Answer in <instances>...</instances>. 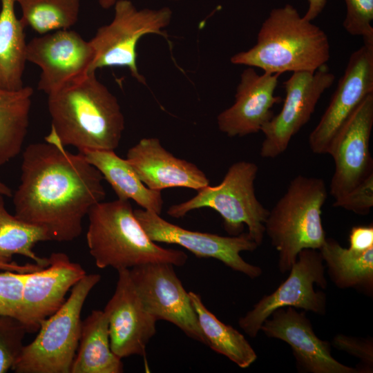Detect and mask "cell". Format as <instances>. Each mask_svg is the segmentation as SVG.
I'll return each instance as SVG.
<instances>
[{
	"mask_svg": "<svg viewBox=\"0 0 373 373\" xmlns=\"http://www.w3.org/2000/svg\"><path fill=\"white\" fill-rule=\"evenodd\" d=\"M44 139L23 153L21 182L12 196L15 216L44 229L49 240L70 242L82 233L91 208L104 200V178L81 153Z\"/></svg>",
	"mask_w": 373,
	"mask_h": 373,
	"instance_id": "1",
	"label": "cell"
},
{
	"mask_svg": "<svg viewBox=\"0 0 373 373\" xmlns=\"http://www.w3.org/2000/svg\"><path fill=\"white\" fill-rule=\"evenodd\" d=\"M51 128L48 137L61 146L115 151L125 128L116 97L95 72L48 95Z\"/></svg>",
	"mask_w": 373,
	"mask_h": 373,
	"instance_id": "2",
	"label": "cell"
},
{
	"mask_svg": "<svg viewBox=\"0 0 373 373\" xmlns=\"http://www.w3.org/2000/svg\"><path fill=\"white\" fill-rule=\"evenodd\" d=\"M330 48L326 33L290 4L272 9L261 25L256 44L233 55V64L264 72H314L327 65Z\"/></svg>",
	"mask_w": 373,
	"mask_h": 373,
	"instance_id": "3",
	"label": "cell"
},
{
	"mask_svg": "<svg viewBox=\"0 0 373 373\" xmlns=\"http://www.w3.org/2000/svg\"><path fill=\"white\" fill-rule=\"evenodd\" d=\"M86 242L100 269L117 270L157 262L183 266L187 255L166 249L151 240L136 218L129 200L100 202L88 213Z\"/></svg>",
	"mask_w": 373,
	"mask_h": 373,
	"instance_id": "4",
	"label": "cell"
},
{
	"mask_svg": "<svg viewBox=\"0 0 373 373\" xmlns=\"http://www.w3.org/2000/svg\"><path fill=\"white\" fill-rule=\"evenodd\" d=\"M327 198L323 179L298 175L269 211L265 233L278 252L281 273L290 270L300 251L318 250L323 245L326 236L321 214Z\"/></svg>",
	"mask_w": 373,
	"mask_h": 373,
	"instance_id": "5",
	"label": "cell"
},
{
	"mask_svg": "<svg viewBox=\"0 0 373 373\" xmlns=\"http://www.w3.org/2000/svg\"><path fill=\"white\" fill-rule=\"evenodd\" d=\"M258 171L255 163L235 162L218 185L203 187L191 199L171 206L167 214L180 218L192 210L211 208L221 216L224 228L229 235H239L247 225L248 235L260 246L265 234V223L269 211L256 195L254 182Z\"/></svg>",
	"mask_w": 373,
	"mask_h": 373,
	"instance_id": "6",
	"label": "cell"
},
{
	"mask_svg": "<svg viewBox=\"0 0 373 373\" xmlns=\"http://www.w3.org/2000/svg\"><path fill=\"white\" fill-rule=\"evenodd\" d=\"M101 276L86 274L53 314L40 323L38 334L24 345L12 370L16 373H70L80 338L84 302Z\"/></svg>",
	"mask_w": 373,
	"mask_h": 373,
	"instance_id": "7",
	"label": "cell"
},
{
	"mask_svg": "<svg viewBox=\"0 0 373 373\" xmlns=\"http://www.w3.org/2000/svg\"><path fill=\"white\" fill-rule=\"evenodd\" d=\"M113 6V20L99 27L90 40L95 50L91 72L108 66L126 67L133 77L146 85L137 66V43L148 34L166 38L164 29L169 25L173 12L169 7L138 10L129 0H117Z\"/></svg>",
	"mask_w": 373,
	"mask_h": 373,
	"instance_id": "8",
	"label": "cell"
},
{
	"mask_svg": "<svg viewBox=\"0 0 373 373\" xmlns=\"http://www.w3.org/2000/svg\"><path fill=\"white\" fill-rule=\"evenodd\" d=\"M327 288L325 267L319 250L305 249L299 252L288 278L271 294L264 296L244 316L240 327L251 338L260 331L264 321L278 308L292 307L319 315L326 313L327 298L314 285Z\"/></svg>",
	"mask_w": 373,
	"mask_h": 373,
	"instance_id": "9",
	"label": "cell"
},
{
	"mask_svg": "<svg viewBox=\"0 0 373 373\" xmlns=\"http://www.w3.org/2000/svg\"><path fill=\"white\" fill-rule=\"evenodd\" d=\"M26 59L40 68L37 88L49 95L92 73L95 50L76 31L62 29L32 38Z\"/></svg>",
	"mask_w": 373,
	"mask_h": 373,
	"instance_id": "10",
	"label": "cell"
},
{
	"mask_svg": "<svg viewBox=\"0 0 373 373\" xmlns=\"http://www.w3.org/2000/svg\"><path fill=\"white\" fill-rule=\"evenodd\" d=\"M171 263H149L133 267L129 274L147 312L157 321H168L187 336L206 345L189 294Z\"/></svg>",
	"mask_w": 373,
	"mask_h": 373,
	"instance_id": "11",
	"label": "cell"
},
{
	"mask_svg": "<svg viewBox=\"0 0 373 373\" xmlns=\"http://www.w3.org/2000/svg\"><path fill=\"white\" fill-rule=\"evenodd\" d=\"M335 80L327 65L314 72H295L284 82L285 97L276 115L262 127L260 155L274 158L283 153L291 138L310 119L323 93Z\"/></svg>",
	"mask_w": 373,
	"mask_h": 373,
	"instance_id": "12",
	"label": "cell"
},
{
	"mask_svg": "<svg viewBox=\"0 0 373 373\" xmlns=\"http://www.w3.org/2000/svg\"><path fill=\"white\" fill-rule=\"evenodd\" d=\"M134 213L146 233L155 242L180 245L198 258H215L251 278L262 274L260 267L247 262L240 256V252L252 251L258 247L247 233L222 236L184 229L165 220L156 213L143 209L134 210Z\"/></svg>",
	"mask_w": 373,
	"mask_h": 373,
	"instance_id": "13",
	"label": "cell"
},
{
	"mask_svg": "<svg viewBox=\"0 0 373 373\" xmlns=\"http://www.w3.org/2000/svg\"><path fill=\"white\" fill-rule=\"evenodd\" d=\"M373 93V42L353 52L319 122L309 135L315 154H328L335 136L360 103Z\"/></svg>",
	"mask_w": 373,
	"mask_h": 373,
	"instance_id": "14",
	"label": "cell"
},
{
	"mask_svg": "<svg viewBox=\"0 0 373 373\" xmlns=\"http://www.w3.org/2000/svg\"><path fill=\"white\" fill-rule=\"evenodd\" d=\"M373 126V93L360 103L332 141L328 154L334 161L329 193L340 197L373 173L370 140Z\"/></svg>",
	"mask_w": 373,
	"mask_h": 373,
	"instance_id": "15",
	"label": "cell"
},
{
	"mask_svg": "<svg viewBox=\"0 0 373 373\" xmlns=\"http://www.w3.org/2000/svg\"><path fill=\"white\" fill-rule=\"evenodd\" d=\"M47 267L24 274L21 307L17 318L27 333L39 330L40 323L57 312L66 295L86 272L62 252L52 253Z\"/></svg>",
	"mask_w": 373,
	"mask_h": 373,
	"instance_id": "16",
	"label": "cell"
},
{
	"mask_svg": "<svg viewBox=\"0 0 373 373\" xmlns=\"http://www.w3.org/2000/svg\"><path fill=\"white\" fill-rule=\"evenodd\" d=\"M117 271L115 292L104 309L108 321L111 347L122 359L132 355L144 356L148 343L156 333L157 321L144 308L129 269Z\"/></svg>",
	"mask_w": 373,
	"mask_h": 373,
	"instance_id": "17",
	"label": "cell"
},
{
	"mask_svg": "<svg viewBox=\"0 0 373 373\" xmlns=\"http://www.w3.org/2000/svg\"><path fill=\"white\" fill-rule=\"evenodd\" d=\"M260 331L269 338L287 343L296 359L299 372L305 373H357V368L336 360L331 353V343L314 333L304 312L292 307L276 309L262 323Z\"/></svg>",
	"mask_w": 373,
	"mask_h": 373,
	"instance_id": "18",
	"label": "cell"
},
{
	"mask_svg": "<svg viewBox=\"0 0 373 373\" xmlns=\"http://www.w3.org/2000/svg\"><path fill=\"white\" fill-rule=\"evenodd\" d=\"M279 73L259 75L253 67L240 75L235 102L217 117L219 130L230 137H242L261 131L274 117L272 108L281 102L274 95Z\"/></svg>",
	"mask_w": 373,
	"mask_h": 373,
	"instance_id": "19",
	"label": "cell"
},
{
	"mask_svg": "<svg viewBox=\"0 0 373 373\" xmlns=\"http://www.w3.org/2000/svg\"><path fill=\"white\" fill-rule=\"evenodd\" d=\"M140 180L150 189L184 187L199 191L209 185L206 174L195 164L175 157L156 137H144L126 154Z\"/></svg>",
	"mask_w": 373,
	"mask_h": 373,
	"instance_id": "20",
	"label": "cell"
},
{
	"mask_svg": "<svg viewBox=\"0 0 373 373\" xmlns=\"http://www.w3.org/2000/svg\"><path fill=\"white\" fill-rule=\"evenodd\" d=\"M78 152L101 173L117 199L133 200L143 209L160 215L163 206L160 191L148 188L126 159L119 157L114 151L84 149Z\"/></svg>",
	"mask_w": 373,
	"mask_h": 373,
	"instance_id": "21",
	"label": "cell"
},
{
	"mask_svg": "<svg viewBox=\"0 0 373 373\" xmlns=\"http://www.w3.org/2000/svg\"><path fill=\"white\" fill-rule=\"evenodd\" d=\"M122 358L111 350L108 321L104 311L95 309L82 321L78 347L70 373H121Z\"/></svg>",
	"mask_w": 373,
	"mask_h": 373,
	"instance_id": "22",
	"label": "cell"
},
{
	"mask_svg": "<svg viewBox=\"0 0 373 373\" xmlns=\"http://www.w3.org/2000/svg\"><path fill=\"white\" fill-rule=\"evenodd\" d=\"M1 3L0 88L15 90L23 86L26 26L16 15L15 0H1Z\"/></svg>",
	"mask_w": 373,
	"mask_h": 373,
	"instance_id": "23",
	"label": "cell"
},
{
	"mask_svg": "<svg viewBox=\"0 0 373 373\" xmlns=\"http://www.w3.org/2000/svg\"><path fill=\"white\" fill-rule=\"evenodd\" d=\"M318 250L336 287L354 288L369 296L372 294L373 247L356 252L343 247L332 238H326Z\"/></svg>",
	"mask_w": 373,
	"mask_h": 373,
	"instance_id": "24",
	"label": "cell"
},
{
	"mask_svg": "<svg viewBox=\"0 0 373 373\" xmlns=\"http://www.w3.org/2000/svg\"><path fill=\"white\" fill-rule=\"evenodd\" d=\"M33 88H0V166L17 157L26 137Z\"/></svg>",
	"mask_w": 373,
	"mask_h": 373,
	"instance_id": "25",
	"label": "cell"
},
{
	"mask_svg": "<svg viewBox=\"0 0 373 373\" xmlns=\"http://www.w3.org/2000/svg\"><path fill=\"white\" fill-rule=\"evenodd\" d=\"M189 294L205 337L206 345L241 368H247L254 363L257 354L244 335L220 321L205 307L198 294L193 291Z\"/></svg>",
	"mask_w": 373,
	"mask_h": 373,
	"instance_id": "26",
	"label": "cell"
},
{
	"mask_svg": "<svg viewBox=\"0 0 373 373\" xmlns=\"http://www.w3.org/2000/svg\"><path fill=\"white\" fill-rule=\"evenodd\" d=\"M46 240L49 239L44 229L10 214L6 209L4 196L0 195V264H10L14 256L21 255L47 267L48 258H41L33 251L38 242Z\"/></svg>",
	"mask_w": 373,
	"mask_h": 373,
	"instance_id": "27",
	"label": "cell"
},
{
	"mask_svg": "<svg viewBox=\"0 0 373 373\" xmlns=\"http://www.w3.org/2000/svg\"><path fill=\"white\" fill-rule=\"evenodd\" d=\"M22 12L26 26L44 35L70 29L79 17L80 0H15Z\"/></svg>",
	"mask_w": 373,
	"mask_h": 373,
	"instance_id": "28",
	"label": "cell"
},
{
	"mask_svg": "<svg viewBox=\"0 0 373 373\" xmlns=\"http://www.w3.org/2000/svg\"><path fill=\"white\" fill-rule=\"evenodd\" d=\"M27 331L17 318L0 315V373L12 370L19 358Z\"/></svg>",
	"mask_w": 373,
	"mask_h": 373,
	"instance_id": "29",
	"label": "cell"
},
{
	"mask_svg": "<svg viewBox=\"0 0 373 373\" xmlns=\"http://www.w3.org/2000/svg\"><path fill=\"white\" fill-rule=\"evenodd\" d=\"M346 15L343 23L351 35L359 36L363 42H373V0H344Z\"/></svg>",
	"mask_w": 373,
	"mask_h": 373,
	"instance_id": "30",
	"label": "cell"
},
{
	"mask_svg": "<svg viewBox=\"0 0 373 373\" xmlns=\"http://www.w3.org/2000/svg\"><path fill=\"white\" fill-rule=\"evenodd\" d=\"M24 274L0 272V315L17 317L22 300Z\"/></svg>",
	"mask_w": 373,
	"mask_h": 373,
	"instance_id": "31",
	"label": "cell"
},
{
	"mask_svg": "<svg viewBox=\"0 0 373 373\" xmlns=\"http://www.w3.org/2000/svg\"><path fill=\"white\" fill-rule=\"evenodd\" d=\"M333 206L358 215H367L373 207V173L348 193L334 198Z\"/></svg>",
	"mask_w": 373,
	"mask_h": 373,
	"instance_id": "32",
	"label": "cell"
},
{
	"mask_svg": "<svg viewBox=\"0 0 373 373\" xmlns=\"http://www.w3.org/2000/svg\"><path fill=\"white\" fill-rule=\"evenodd\" d=\"M332 345L337 350L358 358L363 363V372H372L373 367V341L372 339H365L347 336L336 335Z\"/></svg>",
	"mask_w": 373,
	"mask_h": 373,
	"instance_id": "33",
	"label": "cell"
},
{
	"mask_svg": "<svg viewBox=\"0 0 373 373\" xmlns=\"http://www.w3.org/2000/svg\"><path fill=\"white\" fill-rule=\"evenodd\" d=\"M350 249L363 252L373 247V226L358 225L352 227L349 234Z\"/></svg>",
	"mask_w": 373,
	"mask_h": 373,
	"instance_id": "34",
	"label": "cell"
},
{
	"mask_svg": "<svg viewBox=\"0 0 373 373\" xmlns=\"http://www.w3.org/2000/svg\"><path fill=\"white\" fill-rule=\"evenodd\" d=\"M307 10L303 17L310 21L315 19L323 10L327 0H307Z\"/></svg>",
	"mask_w": 373,
	"mask_h": 373,
	"instance_id": "35",
	"label": "cell"
},
{
	"mask_svg": "<svg viewBox=\"0 0 373 373\" xmlns=\"http://www.w3.org/2000/svg\"><path fill=\"white\" fill-rule=\"evenodd\" d=\"M44 267L39 265L37 263H33V264L27 263L25 265H19L16 263L15 262H12L8 265L0 264V270L10 271H15V272L22 273V274L32 272L36 270H39Z\"/></svg>",
	"mask_w": 373,
	"mask_h": 373,
	"instance_id": "36",
	"label": "cell"
},
{
	"mask_svg": "<svg viewBox=\"0 0 373 373\" xmlns=\"http://www.w3.org/2000/svg\"><path fill=\"white\" fill-rule=\"evenodd\" d=\"M0 195L6 197H12V192L10 188L3 183L0 178Z\"/></svg>",
	"mask_w": 373,
	"mask_h": 373,
	"instance_id": "37",
	"label": "cell"
},
{
	"mask_svg": "<svg viewBox=\"0 0 373 373\" xmlns=\"http://www.w3.org/2000/svg\"><path fill=\"white\" fill-rule=\"evenodd\" d=\"M117 0H99V4L103 9H109L114 6ZM178 1L180 0H169Z\"/></svg>",
	"mask_w": 373,
	"mask_h": 373,
	"instance_id": "38",
	"label": "cell"
}]
</instances>
